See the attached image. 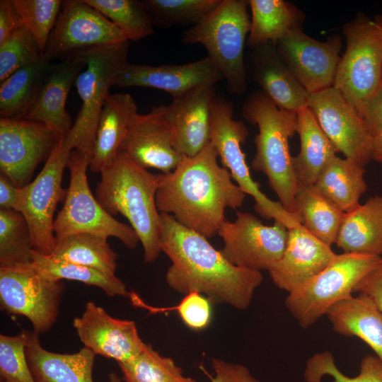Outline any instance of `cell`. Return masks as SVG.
<instances>
[{
  "label": "cell",
  "instance_id": "6",
  "mask_svg": "<svg viewBox=\"0 0 382 382\" xmlns=\"http://www.w3.org/2000/svg\"><path fill=\"white\" fill-rule=\"evenodd\" d=\"M129 47V41L126 40L72 53L85 62L86 68L75 81L81 108L71 130L64 137L71 149H79L92 158L98 118L116 76L128 62Z\"/></svg>",
  "mask_w": 382,
  "mask_h": 382
},
{
  "label": "cell",
  "instance_id": "28",
  "mask_svg": "<svg viewBox=\"0 0 382 382\" xmlns=\"http://www.w3.org/2000/svg\"><path fill=\"white\" fill-rule=\"evenodd\" d=\"M325 316L336 332L360 338L382 361V312L368 299L351 295L332 306Z\"/></svg>",
  "mask_w": 382,
  "mask_h": 382
},
{
  "label": "cell",
  "instance_id": "48",
  "mask_svg": "<svg viewBox=\"0 0 382 382\" xmlns=\"http://www.w3.org/2000/svg\"><path fill=\"white\" fill-rule=\"evenodd\" d=\"M25 192V187H16L6 176L0 174V209L21 212Z\"/></svg>",
  "mask_w": 382,
  "mask_h": 382
},
{
  "label": "cell",
  "instance_id": "29",
  "mask_svg": "<svg viewBox=\"0 0 382 382\" xmlns=\"http://www.w3.org/2000/svg\"><path fill=\"white\" fill-rule=\"evenodd\" d=\"M296 114V133L301 147L299 154L292 157L293 168L298 184L313 185L321 170L336 156L337 150L308 107Z\"/></svg>",
  "mask_w": 382,
  "mask_h": 382
},
{
  "label": "cell",
  "instance_id": "32",
  "mask_svg": "<svg viewBox=\"0 0 382 382\" xmlns=\"http://www.w3.org/2000/svg\"><path fill=\"white\" fill-rule=\"evenodd\" d=\"M52 64L42 59L10 75L0 85L1 117L24 118L34 104Z\"/></svg>",
  "mask_w": 382,
  "mask_h": 382
},
{
  "label": "cell",
  "instance_id": "24",
  "mask_svg": "<svg viewBox=\"0 0 382 382\" xmlns=\"http://www.w3.org/2000/svg\"><path fill=\"white\" fill-rule=\"evenodd\" d=\"M85 62L71 54L58 64H52L38 96L25 119L41 122L66 137L73 123L65 108L71 87Z\"/></svg>",
  "mask_w": 382,
  "mask_h": 382
},
{
  "label": "cell",
  "instance_id": "27",
  "mask_svg": "<svg viewBox=\"0 0 382 382\" xmlns=\"http://www.w3.org/2000/svg\"><path fill=\"white\" fill-rule=\"evenodd\" d=\"M335 243L344 253L382 257V195L345 214Z\"/></svg>",
  "mask_w": 382,
  "mask_h": 382
},
{
  "label": "cell",
  "instance_id": "4",
  "mask_svg": "<svg viewBox=\"0 0 382 382\" xmlns=\"http://www.w3.org/2000/svg\"><path fill=\"white\" fill-rule=\"evenodd\" d=\"M242 114L259 130L255 137L256 153L251 168L267 176L269 185L284 208L298 214L295 207L298 182L289 145V139L296 133V112L279 108L265 93L257 90L245 100Z\"/></svg>",
  "mask_w": 382,
  "mask_h": 382
},
{
  "label": "cell",
  "instance_id": "42",
  "mask_svg": "<svg viewBox=\"0 0 382 382\" xmlns=\"http://www.w3.org/2000/svg\"><path fill=\"white\" fill-rule=\"evenodd\" d=\"M42 58L35 40L22 27L0 44V83L18 69Z\"/></svg>",
  "mask_w": 382,
  "mask_h": 382
},
{
  "label": "cell",
  "instance_id": "25",
  "mask_svg": "<svg viewBox=\"0 0 382 382\" xmlns=\"http://www.w3.org/2000/svg\"><path fill=\"white\" fill-rule=\"evenodd\" d=\"M25 353L35 382H94L96 354L85 347L73 354L52 352L42 347L39 335L28 331Z\"/></svg>",
  "mask_w": 382,
  "mask_h": 382
},
{
  "label": "cell",
  "instance_id": "41",
  "mask_svg": "<svg viewBox=\"0 0 382 382\" xmlns=\"http://www.w3.org/2000/svg\"><path fill=\"white\" fill-rule=\"evenodd\" d=\"M23 26L42 55L61 11L60 0H13Z\"/></svg>",
  "mask_w": 382,
  "mask_h": 382
},
{
  "label": "cell",
  "instance_id": "5",
  "mask_svg": "<svg viewBox=\"0 0 382 382\" xmlns=\"http://www.w3.org/2000/svg\"><path fill=\"white\" fill-rule=\"evenodd\" d=\"M248 8V0H221L212 12L182 35L185 45L204 46L228 91L237 96L248 86L244 47L250 29Z\"/></svg>",
  "mask_w": 382,
  "mask_h": 382
},
{
  "label": "cell",
  "instance_id": "22",
  "mask_svg": "<svg viewBox=\"0 0 382 382\" xmlns=\"http://www.w3.org/2000/svg\"><path fill=\"white\" fill-rule=\"evenodd\" d=\"M215 86H197L173 98L167 105L175 147L183 156L196 155L210 142Z\"/></svg>",
  "mask_w": 382,
  "mask_h": 382
},
{
  "label": "cell",
  "instance_id": "50",
  "mask_svg": "<svg viewBox=\"0 0 382 382\" xmlns=\"http://www.w3.org/2000/svg\"><path fill=\"white\" fill-rule=\"evenodd\" d=\"M371 158L382 164V133L373 137Z\"/></svg>",
  "mask_w": 382,
  "mask_h": 382
},
{
  "label": "cell",
  "instance_id": "8",
  "mask_svg": "<svg viewBox=\"0 0 382 382\" xmlns=\"http://www.w3.org/2000/svg\"><path fill=\"white\" fill-rule=\"evenodd\" d=\"M346 50L333 86L360 115L382 86V42L373 21L359 15L343 26Z\"/></svg>",
  "mask_w": 382,
  "mask_h": 382
},
{
  "label": "cell",
  "instance_id": "46",
  "mask_svg": "<svg viewBox=\"0 0 382 382\" xmlns=\"http://www.w3.org/2000/svg\"><path fill=\"white\" fill-rule=\"evenodd\" d=\"M353 292L365 296L382 312V257L378 264L357 282Z\"/></svg>",
  "mask_w": 382,
  "mask_h": 382
},
{
  "label": "cell",
  "instance_id": "33",
  "mask_svg": "<svg viewBox=\"0 0 382 382\" xmlns=\"http://www.w3.org/2000/svg\"><path fill=\"white\" fill-rule=\"evenodd\" d=\"M295 207L303 226L312 235L330 245L336 243L345 213L314 185L298 184Z\"/></svg>",
  "mask_w": 382,
  "mask_h": 382
},
{
  "label": "cell",
  "instance_id": "49",
  "mask_svg": "<svg viewBox=\"0 0 382 382\" xmlns=\"http://www.w3.org/2000/svg\"><path fill=\"white\" fill-rule=\"evenodd\" d=\"M372 137L382 133V86L360 115Z\"/></svg>",
  "mask_w": 382,
  "mask_h": 382
},
{
  "label": "cell",
  "instance_id": "26",
  "mask_svg": "<svg viewBox=\"0 0 382 382\" xmlns=\"http://www.w3.org/2000/svg\"><path fill=\"white\" fill-rule=\"evenodd\" d=\"M137 114V105L129 94L110 93L108 95L98 121L89 165L91 171L100 173L112 162Z\"/></svg>",
  "mask_w": 382,
  "mask_h": 382
},
{
  "label": "cell",
  "instance_id": "18",
  "mask_svg": "<svg viewBox=\"0 0 382 382\" xmlns=\"http://www.w3.org/2000/svg\"><path fill=\"white\" fill-rule=\"evenodd\" d=\"M120 150L144 168H156L163 173L173 171L184 156L175 147L168 106L160 105L148 113H137Z\"/></svg>",
  "mask_w": 382,
  "mask_h": 382
},
{
  "label": "cell",
  "instance_id": "1",
  "mask_svg": "<svg viewBox=\"0 0 382 382\" xmlns=\"http://www.w3.org/2000/svg\"><path fill=\"white\" fill-rule=\"evenodd\" d=\"M161 249L172 264L167 284L184 294H204L212 304L247 308L263 277L260 271L236 266L207 238L189 229L170 214L160 213Z\"/></svg>",
  "mask_w": 382,
  "mask_h": 382
},
{
  "label": "cell",
  "instance_id": "16",
  "mask_svg": "<svg viewBox=\"0 0 382 382\" xmlns=\"http://www.w3.org/2000/svg\"><path fill=\"white\" fill-rule=\"evenodd\" d=\"M308 108L337 152L364 168L371 160L373 137L354 107L334 86L310 94Z\"/></svg>",
  "mask_w": 382,
  "mask_h": 382
},
{
  "label": "cell",
  "instance_id": "19",
  "mask_svg": "<svg viewBox=\"0 0 382 382\" xmlns=\"http://www.w3.org/2000/svg\"><path fill=\"white\" fill-rule=\"evenodd\" d=\"M73 326L85 347L117 364L131 360L146 346L134 321L115 318L93 301L74 318Z\"/></svg>",
  "mask_w": 382,
  "mask_h": 382
},
{
  "label": "cell",
  "instance_id": "35",
  "mask_svg": "<svg viewBox=\"0 0 382 382\" xmlns=\"http://www.w3.org/2000/svg\"><path fill=\"white\" fill-rule=\"evenodd\" d=\"M32 265L52 280H74L101 289L108 296H127L125 283L115 274L71 262L60 261L33 250Z\"/></svg>",
  "mask_w": 382,
  "mask_h": 382
},
{
  "label": "cell",
  "instance_id": "11",
  "mask_svg": "<svg viewBox=\"0 0 382 382\" xmlns=\"http://www.w3.org/2000/svg\"><path fill=\"white\" fill-rule=\"evenodd\" d=\"M64 284L50 279L30 265L0 267L2 311L27 318L40 335L54 325L59 315Z\"/></svg>",
  "mask_w": 382,
  "mask_h": 382
},
{
  "label": "cell",
  "instance_id": "51",
  "mask_svg": "<svg viewBox=\"0 0 382 382\" xmlns=\"http://www.w3.org/2000/svg\"><path fill=\"white\" fill-rule=\"evenodd\" d=\"M381 39L382 42V14H378L374 17L373 20Z\"/></svg>",
  "mask_w": 382,
  "mask_h": 382
},
{
  "label": "cell",
  "instance_id": "9",
  "mask_svg": "<svg viewBox=\"0 0 382 382\" xmlns=\"http://www.w3.org/2000/svg\"><path fill=\"white\" fill-rule=\"evenodd\" d=\"M381 257L343 253L306 283L289 293L285 305L303 328L313 325L335 304L349 297L357 282Z\"/></svg>",
  "mask_w": 382,
  "mask_h": 382
},
{
  "label": "cell",
  "instance_id": "23",
  "mask_svg": "<svg viewBox=\"0 0 382 382\" xmlns=\"http://www.w3.org/2000/svg\"><path fill=\"white\" fill-rule=\"evenodd\" d=\"M252 54L250 74L279 108L297 112L308 107L309 96L278 53L275 45L265 44Z\"/></svg>",
  "mask_w": 382,
  "mask_h": 382
},
{
  "label": "cell",
  "instance_id": "20",
  "mask_svg": "<svg viewBox=\"0 0 382 382\" xmlns=\"http://www.w3.org/2000/svg\"><path fill=\"white\" fill-rule=\"evenodd\" d=\"M224 80L208 57L183 64L151 66L127 62L116 76L113 86L160 89L173 98L197 86Z\"/></svg>",
  "mask_w": 382,
  "mask_h": 382
},
{
  "label": "cell",
  "instance_id": "7",
  "mask_svg": "<svg viewBox=\"0 0 382 382\" xmlns=\"http://www.w3.org/2000/svg\"><path fill=\"white\" fill-rule=\"evenodd\" d=\"M91 161L90 156L79 149L70 152L67 163L69 185L63 207L54 221L55 238L89 233L107 238L115 237L127 248L134 249L139 242L135 231L108 213L91 191L86 175Z\"/></svg>",
  "mask_w": 382,
  "mask_h": 382
},
{
  "label": "cell",
  "instance_id": "3",
  "mask_svg": "<svg viewBox=\"0 0 382 382\" xmlns=\"http://www.w3.org/2000/svg\"><path fill=\"white\" fill-rule=\"evenodd\" d=\"M96 198L110 215L124 216L135 231L147 263L161 252V216L156 204L159 174L150 173L120 150L100 173Z\"/></svg>",
  "mask_w": 382,
  "mask_h": 382
},
{
  "label": "cell",
  "instance_id": "36",
  "mask_svg": "<svg viewBox=\"0 0 382 382\" xmlns=\"http://www.w3.org/2000/svg\"><path fill=\"white\" fill-rule=\"evenodd\" d=\"M125 382H199L185 376L174 360L146 344L144 349L131 360L118 364Z\"/></svg>",
  "mask_w": 382,
  "mask_h": 382
},
{
  "label": "cell",
  "instance_id": "43",
  "mask_svg": "<svg viewBox=\"0 0 382 382\" xmlns=\"http://www.w3.org/2000/svg\"><path fill=\"white\" fill-rule=\"evenodd\" d=\"M28 331L0 335V374L5 382H35L25 353Z\"/></svg>",
  "mask_w": 382,
  "mask_h": 382
},
{
  "label": "cell",
  "instance_id": "13",
  "mask_svg": "<svg viewBox=\"0 0 382 382\" xmlns=\"http://www.w3.org/2000/svg\"><path fill=\"white\" fill-rule=\"evenodd\" d=\"M289 228L274 220L264 225L250 212H236V219L224 221L217 235L224 242L221 250L233 265L260 271L269 270L282 257L288 241Z\"/></svg>",
  "mask_w": 382,
  "mask_h": 382
},
{
  "label": "cell",
  "instance_id": "34",
  "mask_svg": "<svg viewBox=\"0 0 382 382\" xmlns=\"http://www.w3.org/2000/svg\"><path fill=\"white\" fill-rule=\"evenodd\" d=\"M52 257L115 274L117 255L107 242V238L79 233L55 238Z\"/></svg>",
  "mask_w": 382,
  "mask_h": 382
},
{
  "label": "cell",
  "instance_id": "53",
  "mask_svg": "<svg viewBox=\"0 0 382 382\" xmlns=\"http://www.w3.org/2000/svg\"><path fill=\"white\" fill-rule=\"evenodd\" d=\"M0 382H5L3 379H0Z\"/></svg>",
  "mask_w": 382,
  "mask_h": 382
},
{
  "label": "cell",
  "instance_id": "39",
  "mask_svg": "<svg viewBox=\"0 0 382 382\" xmlns=\"http://www.w3.org/2000/svg\"><path fill=\"white\" fill-rule=\"evenodd\" d=\"M221 0H143L154 25L168 28L199 23Z\"/></svg>",
  "mask_w": 382,
  "mask_h": 382
},
{
  "label": "cell",
  "instance_id": "44",
  "mask_svg": "<svg viewBox=\"0 0 382 382\" xmlns=\"http://www.w3.org/2000/svg\"><path fill=\"white\" fill-rule=\"evenodd\" d=\"M212 305L202 294L191 292L186 294L178 305L168 310H175L187 327L199 331L207 328L212 321Z\"/></svg>",
  "mask_w": 382,
  "mask_h": 382
},
{
  "label": "cell",
  "instance_id": "21",
  "mask_svg": "<svg viewBox=\"0 0 382 382\" xmlns=\"http://www.w3.org/2000/svg\"><path fill=\"white\" fill-rule=\"evenodd\" d=\"M335 255L331 245L300 224L289 228L285 251L268 272L276 286L290 293L323 271Z\"/></svg>",
  "mask_w": 382,
  "mask_h": 382
},
{
  "label": "cell",
  "instance_id": "45",
  "mask_svg": "<svg viewBox=\"0 0 382 382\" xmlns=\"http://www.w3.org/2000/svg\"><path fill=\"white\" fill-rule=\"evenodd\" d=\"M212 367L214 374L209 377L211 382H260L243 364L212 358Z\"/></svg>",
  "mask_w": 382,
  "mask_h": 382
},
{
  "label": "cell",
  "instance_id": "31",
  "mask_svg": "<svg viewBox=\"0 0 382 382\" xmlns=\"http://www.w3.org/2000/svg\"><path fill=\"white\" fill-rule=\"evenodd\" d=\"M365 169L347 158L335 156L320 173L315 187L345 213L357 207L366 191Z\"/></svg>",
  "mask_w": 382,
  "mask_h": 382
},
{
  "label": "cell",
  "instance_id": "2",
  "mask_svg": "<svg viewBox=\"0 0 382 382\" xmlns=\"http://www.w3.org/2000/svg\"><path fill=\"white\" fill-rule=\"evenodd\" d=\"M210 142L193 156H184L171 172L159 174L156 204L183 226L212 238L226 221L227 208L241 207L246 194L218 163Z\"/></svg>",
  "mask_w": 382,
  "mask_h": 382
},
{
  "label": "cell",
  "instance_id": "14",
  "mask_svg": "<svg viewBox=\"0 0 382 382\" xmlns=\"http://www.w3.org/2000/svg\"><path fill=\"white\" fill-rule=\"evenodd\" d=\"M71 150L63 139L35 179L25 186L21 213L28 222L33 250L42 255H51L54 247V214L57 203L66 197L62 180Z\"/></svg>",
  "mask_w": 382,
  "mask_h": 382
},
{
  "label": "cell",
  "instance_id": "30",
  "mask_svg": "<svg viewBox=\"0 0 382 382\" xmlns=\"http://www.w3.org/2000/svg\"><path fill=\"white\" fill-rule=\"evenodd\" d=\"M251 12L247 45L255 49L277 42L290 31L302 28L304 13L284 0H248Z\"/></svg>",
  "mask_w": 382,
  "mask_h": 382
},
{
  "label": "cell",
  "instance_id": "38",
  "mask_svg": "<svg viewBox=\"0 0 382 382\" xmlns=\"http://www.w3.org/2000/svg\"><path fill=\"white\" fill-rule=\"evenodd\" d=\"M114 23L129 41H139L154 33V23L142 1L85 0Z\"/></svg>",
  "mask_w": 382,
  "mask_h": 382
},
{
  "label": "cell",
  "instance_id": "12",
  "mask_svg": "<svg viewBox=\"0 0 382 382\" xmlns=\"http://www.w3.org/2000/svg\"><path fill=\"white\" fill-rule=\"evenodd\" d=\"M64 136L41 122L0 118V172L16 187H23L46 161Z\"/></svg>",
  "mask_w": 382,
  "mask_h": 382
},
{
  "label": "cell",
  "instance_id": "52",
  "mask_svg": "<svg viewBox=\"0 0 382 382\" xmlns=\"http://www.w3.org/2000/svg\"><path fill=\"white\" fill-rule=\"evenodd\" d=\"M108 381L109 382H125L124 380L115 373L111 372L108 374Z\"/></svg>",
  "mask_w": 382,
  "mask_h": 382
},
{
  "label": "cell",
  "instance_id": "10",
  "mask_svg": "<svg viewBox=\"0 0 382 382\" xmlns=\"http://www.w3.org/2000/svg\"><path fill=\"white\" fill-rule=\"evenodd\" d=\"M233 103L221 96H215L212 109L210 144L216 149L219 157L232 179L246 194L253 197L255 210L263 218L279 220L288 228L302 224L298 214L287 212L279 202L268 198L255 182L242 151L248 131L242 121L233 117Z\"/></svg>",
  "mask_w": 382,
  "mask_h": 382
},
{
  "label": "cell",
  "instance_id": "37",
  "mask_svg": "<svg viewBox=\"0 0 382 382\" xmlns=\"http://www.w3.org/2000/svg\"><path fill=\"white\" fill-rule=\"evenodd\" d=\"M33 252L30 228L23 214L0 209V267L30 265Z\"/></svg>",
  "mask_w": 382,
  "mask_h": 382
},
{
  "label": "cell",
  "instance_id": "40",
  "mask_svg": "<svg viewBox=\"0 0 382 382\" xmlns=\"http://www.w3.org/2000/svg\"><path fill=\"white\" fill-rule=\"evenodd\" d=\"M324 376H331L332 382H382V361L376 356L366 355L360 362L359 374L349 377L338 369L333 354L325 351L308 359L303 378L306 382H321Z\"/></svg>",
  "mask_w": 382,
  "mask_h": 382
},
{
  "label": "cell",
  "instance_id": "47",
  "mask_svg": "<svg viewBox=\"0 0 382 382\" xmlns=\"http://www.w3.org/2000/svg\"><path fill=\"white\" fill-rule=\"evenodd\" d=\"M23 27L13 0L0 1V44Z\"/></svg>",
  "mask_w": 382,
  "mask_h": 382
},
{
  "label": "cell",
  "instance_id": "15",
  "mask_svg": "<svg viewBox=\"0 0 382 382\" xmlns=\"http://www.w3.org/2000/svg\"><path fill=\"white\" fill-rule=\"evenodd\" d=\"M126 40L125 35L114 23L85 0L62 1L43 58L51 62L81 50Z\"/></svg>",
  "mask_w": 382,
  "mask_h": 382
},
{
  "label": "cell",
  "instance_id": "17",
  "mask_svg": "<svg viewBox=\"0 0 382 382\" xmlns=\"http://www.w3.org/2000/svg\"><path fill=\"white\" fill-rule=\"evenodd\" d=\"M275 47L309 94L333 86L340 59L342 40L340 35H335L326 42H320L299 28L280 39Z\"/></svg>",
  "mask_w": 382,
  "mask_h": 382
}]
</instances>
